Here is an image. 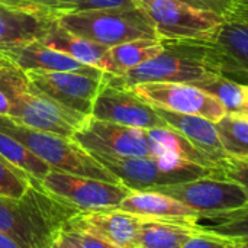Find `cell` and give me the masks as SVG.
<instances>
[{
  "mask_svg": "<svg viewBox=\"0 0 248 248\" xmlns=\"http://www.w3.org/2000/svg\"><path fill=\"white\" fill-rule=\"evenodd\" d=\"M57 23L52 10L0 4V51L41 41Z\"/></svg>",
  "mask_w": 248,
  "mask_h": 248,
  "instance_id": "2e32d148",
  "label": "cell"
},
{
  "mask_svg": "<svg viewBox=\"0 0 248 248\" xmlns=\"http://www.w3.org/2000/svg\"><path fill=\"white\" fill-rule=\"evenodd\" d=\"M0 248H20L10 237L0 231Z\"/></svg>",
  "mask_w": 248,
  "mask_h": 248,
  "instance_id": "f35d334b",
  "label": "cell"
},
{
  "mask_svg": "<svg viewBox=\"0 0 248 248\" xmlns=\"http://www.w3.org/2000/svg\"><path fill=\"white\" fill-rule=\"evenodd\" d=\"M163 51L132 68L124 76L103 73V83L131 89L141 83H187L196 84L215 76H222L215 64L208 42L163 41Z\"/></svg>",
  "mask_w": 248,
  "mask_h": 248,
  "instance_id": "7a4b0ae2",
  "label": "cell"
},
{
  "mask_svg": "<svg viewBox=\"0 0 248 248\" xmlns=\"http://www.w3.org/2000/svg\"><path fill=\"white\" fill-rule=\"evenodd\" d=\"M29 3H31L32 7L52 10V7L58 3V0H29Z\"/></svg>",
  "mask_w": 248,
  "mask_h": 248,
  "instance_id": "e575fe53",
  "label": "cell"
},
{
  "mask_svg": "<svg viewBox=\"0 0 248 248\" xmlns=\"http://www.w3.org/2000/svg\"><path fill=\"white\" fill-rule=\"evenodd\" d=\"M92 155L106 170H109L119 183L131 190H147L157 186L190 182L206 176H222L221 171L211 170L173 155L160 158Z\"/></svg>",
  "mask_w": 248,
  "mask_h": 248,
  "instance_id": "5b68a950",
  "label": "cell"
},
{
  "mask_svg": "<svg viewBox=\"0 0 248 248\" xmlns=\"http://www.w3.org/2000/svg\"><path fill=\"white\" fill-rule=\"evenodd\" d=\"M221 145L228 157L248 158V121L234 113H227L215 122Z\"/></svg>",
  "mask_w": 248,
  "mask_h": 248,
  "instance_id": "484cf974",
  "label": "cell"
},
{
  "mask_svg": "<svg viewBox=\"0 0 248 248\" xmlns=\"http://www.w3.org/2000/svg\"><path fill=\"white\" fill-rule=\"evenodd\" d=\"M0 131L28 147L51 170L119 183L109 170L71 138L28 128L3 115H0Z\"/></svg>",
  "mask_w": 248,
  "mask_h": 248,
  "instance_id": "3957f363",
  "label": "cell"
},
{
  "mask_svg": "<svg viewBox=\"0 0 248 248\" xmlns=\"http://www.w3.org/2000/svg\"><path fill=\"white\" fill-rule=\"evenodd\" d=\"M0 52L23 71H68L92 77H103V70L83 64L39 41L16 45Z\"/></svg>",
  "mask_w": 248,
  "mask_h": 248,
  "instance_id": "e0dca14e",
  "label": "cell"
},
{
  "mask_svg": "<svg viewBox=\"0 0 248 248\" xmlns=\"http://www.w3.org/2000/svg\"><path fill=\"white\" fill-rule=\"evenodd\" d=\"M29 81L42 94L54 102L92 115L94 99L103 84V77H92L68 71H25Z\"/></svg>",
  "mask_w": 248,
  "mask_h": 248,
  "instance_id": "5bb4252c",
  "label": "cell"
},
{
  "mask_svg": "<svg viewBox=\"0 0 248 248\" xmlns=\"http://www.w3.org/2000/svg\"><path fill=\"white\" fill-rule=\"evenodd\" d=\"M237 116L244 118L248 121V84H244V92H243V105Z\"/></svg>",
  "mask_w": 248,
  "mask_h": 248,
  "instance_id": "8d00e7d4",
  "label": "cell"
},
{
  "mask_svg": "<svg viewBox=\"0 0 248 248\" xmlns=\"http://www.w3.org/2000/svg\"><path fill=\"white\" fill-rule=\"evenodd\" d=\"M155 110L161 116V119L169 125V128L183 135L193 147H196L217 166H219V163L228 157L221 145L215 128V122L196 115L176 113L164 109H155Z\"/></svg>",
  "mask_w": 248,
  "mask_h": 248,
  "instance_id": "d6986e66",
  "label": "cell"
},
{
  "mask_svg": "<svg viewBox=\"0 0 248 248\" xmlns=\"http://www.w3.org/2000/svg\"><path fill=\"white\" fill-rule=\"evenodd\" d=\"M144 219L174 222L195 227L198 214L179 201L155 190H131V193L115 208Z\"/></svg>",
  "mask_w": 248,
  "mask_h": 248,
  "instance_id": "ac0fdd59",
  "label": "cell"
},
{
  "mask_svg": "<svg viewBox=\"0 0 248 248\" xmlns=\"http://www.w3.org/2000/svg\"><path fill=\"white\" fill-rule=\"evenodd\" d=\"M164 48L161 39H138L112 46L103 55L100 70L109 76H124L150 58L158 55Z\"/></svg>",
  "mask_w": 248,
  "mask_h": 248,
  "instance_id": "ffe728a7",
  "label": "cell"
},
{
  "mask_svg": "<svg viewBox=\"0 0 248 248\" xmlns=\"http://www.w3.org/2000/svg\"><path fill=\"white\" fill-rule=\"evenodd\" d=\"M94 119L138 129L169 128L157 110L140 99L131 89L102 84L92 109Z\"/></svg>",
  "mask_w": 248,
  "mask_h": 248,
  "instance_id": "4fadbf2b",
  "label": "cell"
},
{
  "mask_svg": "<svg viewBox=\"0 0 248 248\" xmlns=\"http://www.w3.org/2000/svg\"><path fill=\"white\" fill-rule=\"evenodd\" d=\"M148 137L151 141V157L160 158L166 155L179 157L190 163L199 164L202 167L221 171L218 166L211 161L205 154H202L196 147H193L183 135L171 128H155L148 129Z\"/></svg>",
  "mask_w": 248,
  "mask_h": 248,
  "instance_id": "44dd1931",
  "label": "cell"
},
{
  "mask_svg": "<svg viewBox=\"0 0 248 248\" xmlns=\"http://www.w3.org/2000/svg\"><path fill=\"white\" fill-rule=\"evenodd\" d=\"M151 19L161 41L214 42L224 16L179 0H135Z\"/></svg>",
  "mask_w": 248,
  "mask_h": 248,
  "instance_id": "8992f818",
  "label": "cell"
},
{
  "mask_svg": "<svg viewBox=\"0 0 248 248\" xmlns=\"http://www.w3.org/2000/svg\"><path fill=\"white\" fill-rule=\"evenodd\" d=\"M32 179L0 155V195L20 198L32 186Z\"/></svg>",
  "mask_w": 248,
  "mask_h": 248,
  "instance_id": "f1b7e54d",
  "label": "cell"
},
{
  "mask_svg": "<svg viewBox=\"0 0 248 248\" xmlns=\"http://www.w3.org/2000/svg\"><path fill=\"white\" fill-rule=\"evenodd\" d=\"M219 170L225 179L241 185L248 193V161L241 158L227 157L219 163Z\"/></svg>",
  "mask_w": 248,
  "mask_h": 248,
  "instance_id": "f546056e",
  "label": "cell"
},
{
  "mask_svg": "<svg viewBox=\"0 0 248 248\" xmlns=\"http://www.w3.org/2000/svg\"><path fill=\"white\" fill-rule=\"evenodd\" d=\"M39 42H42L44 45L51 46L60 52H64L83 64L93 65L97 68H100L103 55L109 49L108 46L99 45L96 42H92L89 39H84L81 36H77V35L65 31L64 28H61L58 25V22L52 26V29Z\"/></svg>",
  "mask_w": 248,
  "mask_h": 248,
  "instance_id": "7402d4cb",
  "label": "cell"
},
{
  "mask_svg": "<svg viewBox=\"0 0 248 248\" xmlns=\"http://www.w3.org/2000/svg\"><path fill=\"white\" fill-rule=\"evenodd\" d=\"M46 248H76L67 238H65V235L62 234V231L58 234V237L48 246Z\"/></svg>",
  "mask_w": 248,
  "mask_h": 248,
  "instance_id": "836d02e7",
  "label": "cell"
},
{
  "mask_svg": "<svg viewBox=\"0 0 248 248\" xmlns=\"http://www.w3.org/2000/svg\"><path fill=\"white\" fill-rule=\"evenodd\" d=\"M90 154L109 157H151V141L145 129L129 128L89 116L71 137Z\"/></svg>",
  "mask_w": 248,
  "mask_h": 248,
  "instance_id": "30bf717a",
  "label": "cell"
},
{
  "mask_svg": "<svg viewBox=\"0 0 248 248\" xmlns=\"http://www.w3.org/2000/svg\"><path fill=\"white\" fill-rule=\"evenodd\" d=\"M234 248H248L247 241H234Z\"/></svg>",
  "mask_w": 248,
  "mask_h": 248,
  "instance_id": "ab89813d",
  "label": "cell"
},
{
  "mask_svg": "<svg viewBox=\"0 0 248 248\" xmlns=\"http://www.w3.org/2000/svg\"><path fill=\"white\" fill-rule=\"evenodd\" d=\"M193 86L217 97L221 102V105L225 108L227 113L237 115L240 112L243 105V92H244L243 83H238L237 80L230 78L227 76H215L209 80L199 81Z\"/></svg>",
  "mask_w": 248,
  "mask_h": 248,
  "instance_id": "4316f807",
  "label": "cell"
},
{
  "mask_svg": "<svg viewBox=\"0 0 248 248\" xmlns=\"http://www.w3.org/2000/svg\"><path fill=\"white\" fill-rule=\"evenodd\" d=\"M39 186L52 198L78 209L105 211L115 209L129 193L131 189L116 182H105L84 176H76L51 170Z\"/></svg>",
  "mask_w": 248,
  "mask_h": 248,
  "instance_id": "9c48e42d",
  "label": "cell"
},
{
  "mask_svg": "<svg viewBox=\"0 0 248 248\" xmlns=\"http://www.w3.org/2000/svg\"><path fill=\"white\" fill-rule=\"evenodd\" d=\"M214 42H208L222 76L248 80V0L230 4Z\"/></svg>",
  "mask_w": 248,
  "mask_h": 248,
  "instance_id": "7c38bea8",
  "label": "cell"
},
{
  "mask_svg": "<svg viewBox=\"0 0 248 248\" xmlns=\"http://www.w3.org/2000/svg\"><path fill=\"white\" fill-rule=\"evenodd\" d=\"M246 160H247V161H248V158H246Z\"/></svg>",
  "mask_w": 248,
  "mask_h": 248,
  "instance_id": "b9f144b4",
  "label": "cell"
},
{
  "mask_svg": "<svg viewBox=\"0 0 248 248\" xmlns=\"http://www.w3.org/2000/svg\"><path fill=\"white\" fill-rule=\"evenodd\" d=\"M134 7H138L135 0H58V3L52 7V12L55 15H60V13L134 9Z\"/></svg>",
  "mask_w": 248,
  "mask_h": 248,
  "instance_id": "83f0119b",
  "label": "cell"
},
{
  "mask_svg": "<svg viewBox=\"0 0 248 248\" xmlns=\"http://www.w3.org/2000/svg\"><path fill=\"white\" fill-rule=\"evenodd\" d=\"M0 155L15 166L16 169L26 173L32 180L41 182L51 171L49 166L38 158L28 147H25L17 140L0 131Z\"/></svg>",
  "mask_w": 248,
  "mask_h": 248,
  "instance_id": "cb8c5ba5",
  "label": "cell"
},
{
  "mask_svg": "<svg viewBox=\"0 0 248 248\" xmlns=\"http://www.w3.org/2000/svg\"><path fill=\"white\" fill-rule=\"evenodd\" d=\"M78 212L33 180L20 198L0 195V231L20 248H46Z\"/></svg>",
  "mask_w": 248,
  "mask_h": 248,
  "instance_id": "6da1fadb",
  "label": "cell"
},
{
  "mask_svg": "<svg viewBox=\"0 0 248 248\" xmlns=\"http://www.w3.org/2000/svg\"><path fill=\"white\" fill-rule=\"evenodd\" d=\"M195 228L198 231L217 234L232 241L248 243V208L217 217L199 218Z\"/></svg>",
  "mask_w": 248,
  "mask_h": 248,
  "instance_id": "d4e9b609",
  "label": "cell"
},
{
  "mask_svg": "<svg viewBox=\"0 0 248 248\" xmlns=\"http://www.w3.org/2000/svg\"><path fill=\"white\" fill-rule=\"evenodd\" d=\"M131 90L155 109L196 115L218 122L227 115L221 102L208 92L187 83H141Z\"/></svg>",
  "mask_w": 248,
  "mask_h": 248,
  "instance_id": "8fae6325",
  "label": "cell"
},
{
  "mask_svg": "<svg viewBox=\"0 0 248 248\" xmlns=\"http://www.w3.org/2000/svg\"><path fill=\"white\" fill-rule=\"evenodd\" d=\"M57 22L65 31L108 48L138 39H160L141 7L60 13Z\"/></svg>",
  "mask_w": 248,
  "mask_h": 248,
  "instance_id": "277c9868",
  "label": "cell"
},
{
  "mask_svg": "<svg viewBox=\"0 0 248 248\" xmlns=\"http://www.w3.org/2000/svg\"><path fill=\"white\" fill-rule=\"evenodd\" d=\"M144 221L141 217L118 209L86 211L74 215L64 228L94 235L118 248H140L138 235Z\"/></svg>",
  "mask_w": 248,
  "mask_h": 248,
  "instance_id": "9a60e30c",
  "label": "cell"
},
{
  "mask_svg": "<svg viewBox=\"0 0 248 248\" xmlns=\"http://www.w3.org/2000/svg\"><path fill=\"white\" fill-rule=\"evenodd\" d=\"M183 3H187L190 6L199 7V9H206V10H214L217 13L224 15L225 10L230 7V1L228 0H179Z\"/></svg>",
  "mask_w": 248,
  "mask_h": 248,
  "instance_id": "d6a6232c",
  "label": "cell"
},
{
  "mask_svg": "<svg viewBox=\"0 0 248 248\" xmlns=\"http://www.w3.org/2000/svg\"><path fill=\"white\" fill-rule=\"evenodd\" d=\"M147 190H155L167 195L193 212L199 218L217 217L248 208L246 189L224 176H206L190 182L157 186Z\"/></svg>",
  "mask_w": 248,
  "mask_h": 248,
  "instance_id": "52a82bcc",
  "label": "cell"
},
{
  "mask_svg": "<svg viewBox=\"0 0 248 248\" xmlns=\"http://www.w3.org/2000/svg\"><path fill=\"white\" fill-rule=\"evenodd\" d=\"M0 4L10 7H32L29 0H0Z\"/></svg>",
  "mask_w": 248,
  "mask_h": 248,
  "instance_id": "74e56055",
  "label": "cell"
},
{
  "mask_svg": "<svg viewBox=\"0 0 248 248\" xmlns=\"http://www.w3.org/2000/svg\"><path fill=\"white\" fill-rule=\"evenodd\" d=\"M198 231L195 227L145 219L140 228V248H182L187 238Z\"/></svg>",
  "mask_w": 248,
  "mask_h": 248,
  "instance_id": "603a6c76",
  "label": "cell"
},
{
  "mask_svg": "<svg viewBox=\"0 0 248 248\" xmlns=\"http://www.w3.org/2000/svg\"><path fill=\"white\" fill-rule=\"evenodd\" d=\"M62 234L76 248H118L116 246H113L102 238H97L94 235H90V234H86L81 231L64 228Z\"/></svg>",
  "mask_w": 248,
  "mask_h": 248,
  "instance_id": "1f68e13d",
  "label": "cell"
},
{
  "mask_svg": "<svg viewBox=\"0 0 248 248\" xmlns=\"http://www.w3.org/2000/svg\"><path fill=\"white\" fill-rule=\"evenodd\" d=\"M182 248H234V241L217 234L195 231Z\"/></svg>",
  "mask_w": 248,
  "mask_h": 248,
  "instance_id": "4dcf8cb0",
  "label": "cell"
},
{
  "mask_svg": "<svg viewBox=\"0 0 248 248\" xmlns=\"http://www.w3.org/2000/svg\"><path fill=\"white\" fill-rule=\"evenodd\" d=\"M230 3H234V1H240V0H228Z\"/></svg>",
  "mask_w": 248,
  "mask_h": 248,
  "instance_id": "60d3db41",
  "label": "cell"
},
{
  "mask_svg": "<svg viewBox=\"0 0 248 248\" xmlns=\"http://www.w3.org/2000/svg\"><path fill=\"white\" fill-rule=\"evenodd\" d=\"M10 108H12V103L9 100V97L0 90V115L3 116H9L10 113Z\"/></svg>",
  "mask_w": 248,
  "mask_h": 248,
  "instance_id": "d590c367",
  "label": "cell"
},
{
  "mask_svg": "<svg viewBox=\"0 0 248 248\" xmlns=\"http://www.w3.org/2000/svg\"><path fill=\"white\" fill-rule=\"evenodd\" d=\"M12 103L9 118L28 128L71 138L89 118L71 110L42 94L28 81L9 94Z\"/></svg>",
  "mask_w": 248,
  "mask_h": 248,
  "instance_id": "ba28073f",
  "label": "cell"
}]
</instances>
